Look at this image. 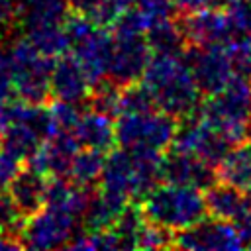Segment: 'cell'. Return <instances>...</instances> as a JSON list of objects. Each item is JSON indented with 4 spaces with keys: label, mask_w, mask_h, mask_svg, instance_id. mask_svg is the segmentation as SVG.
<instances>
[{
    "label": "cell",
    "mask_w": 251,
    "mask_h": 251,
    "mask_svg": "<svg viewBox=\"0 0 251 251\" xmlns=\"http://www.w3.org/2000/svg\"><path fill=\"white\" fill-rule=\"evenodd\" d=\"M131 2H133V0H131Z\"/></svg>",
    "instance_id": "obj_40"
},
{
    "label": "cell",
    "mask_w": 251,
    "mask_h": 251,
    "mask_svg": "<svg viewBox=\"0 0 251 251\" xmlns=\"http://www.w3.org/2000/svg\"><path fill=\"white\" fill-rule=\"evenodd\" d=\"M12 67H10V55L6 49L0 47V102L10 96L12 90Z\"/></svg>",
    "instance_id": "obj_36"
},
{
    "label": "cell",
    "mask_w": 251,
    "mask_h": 251,
    "mask_svg": "<svg viewBox=\"0 0 251 251\" xmlns=\"http://www.w3.org/2000/svg\"><path fill=\"white\" fill-rule=\"evenodd\" d=\"M90 80L86 78L80 63L75 55H61L53 63L51 71V96L55 100L80 104L88 100L90 94Z\"/></svg>",
    "instance_id": "obj_15"
},
{
    "label": "cell",
    "mask_w": 251,
    "mask_h": 251,
    "mask_svg": "<svg viewBox=\"0 0 251 251\" xmlns=\"http://www.w3.org/2000/svg\"><path fill=\"white\" fill-rule=\"evenodd\" d=\"M147 222L141 206L135 204H127L122 214L118 216L116 224L112 226L114 231L118 233L120 239V249H137V235L143 227V224Z\"/></svg>",
    "instance_id": "obj_26"
},
{
    "label": "cell",
    "mask_w": 251,
    "mask_h": 251,
    "mask_svg": "<svg viewBox=\"0 0 251 251\" xmlns=\"http://www.w3.org/2000/svg\"><path fill=\"white\" fill-rule=\"evenodd\" d=\"M180 27H182V33H184L188 45L227 47L235 39L229 20H227L226 12H222L220 8L202 10V12L182 16Z\"/></svg>",
    "instance_id": "obj_12"
},
{
    "label": "cell",
    "mask_w": 251,
    "mask_h": 251,
    "mask_svg": "<svg viewBox=\"0 0 251 251\" xmlns=\"http://www.w3.org/2000/svg\"><path fill=\"white\" fill-rule=\"evenodd\" d=\"M218 178L226 180L241 190L251 186V149L247 143L235 145L218 165Z\"/></svg>",
    "instance_id": "obj_22"
},
{
    "label": "cell",
    "mask_w": 251,
    "mask_h": 251,
    "mask_svg": "<svg viewBox=\"0 0 251 251\" xmlns=\"http://www.w3.org/2000/svg\"><path fill=\"white\" fill-rule=\"evenodd\" d=\"M226 16L237 37H251V0H227Z\"/></svg>",
    "instance_id": "obj_30"
},
{
    "label": "cell",
    "mask_w": 251,
    "mask_h": 251,
    "mask_svg": "<svg viewBox=\"0 0 251 251\" xmlns=\"http://www.w3.org/2000/svg\"><path fill=\"white\" fill-rule=\"evenodd\" d=\"M131 6V0H102L94 10L92 14L88 16L96 25H102V27H108V25H114L116 20L124 14V10Z\"/></svg>",
    "instance_id": "obj_32"
},
{
    "label": "cell",
    "mask_w": 251,
    "mask_h": 251,
    "mask_svg": "<svg viewBox=\"0 0 251 251\" xmlns=\"http://www.w3.org/2000/svg\"><path fill=\"white\" fill-rule=\"evenodd\" d=\"M133 2L153 22L155 20H163V18H171V12L175 10L173 0H133Z\"/></svg>",
    "instance_id": "obj_35"
},
{
    "label": "cell",
    "mask_w": 251,
    "mask_h": 251,
    "mask_svg": "<svg viewBox=\"0 0 251 251\" xmlns=\"http://www.w3.org/2000/svg\"><path fill=\"white\" fill-rule=\"evenodd\" d=\"M8 55L12 86L18 98L27 104H45L51 98V71L55 59L41 55L27 37L16 39L10 45Z\"/></svg>",
    "instance_id": "obj_4"
},
{
    "label": "cell",
    "mask_w": 251,
    "mask_h": 251,
    "mask_svg": "<svg viewBox=\"0 0 251 251\" xmlns=\"http://www.w3.org/2000/svg\"><path fill=\"white\" fill-rule=\"evenodd\" d=\"M78 149L80 145L73 131H57L43 139L39 149L27 159V167L43 176H67Z\"/></svg>",
    "instance_id": "obj_11"
},
{
    "label": "cell",
    "mask_w": 251,
    "mask_h": 251,
    "mask_svg": "<svg viewBox=\"0 0 251 251\" xmlns=\"http://www.w3.org/2000/svg\"><path fill=\"white\" fill-rule=\"evenodd\" d=\"M233 224L237 227V233H239V239H241L243 247H249L251 249V208L239 220H235Z\"/></svg>",
    "instance_id": "obj_37"
},
{
    "label": "cell",
    "mask_w": 251,
    "mask_h": 251,
    "mask_svg": "<svg viewBox=\"0 0 251 251\" xmlns=\"http://www.w3.org/2000/svg\"><path fill=\"white\" fill-rule=\"evenodd\" d=\"M114 37L102 25H94L82 39H78L71 49L75 59L80 63L90 84L108 78V67L112 57Z\"/></svg>",
    "instance_id": "obj_14"
},
{
    "label": "cell",
    "mask_w": 251,
    "mask_h": 251,
    "mask_svg": "<svg viewBox=\"0 0 251 251\" xmlns=\"http://www.w3.org/2000/svg\"><path fill=\"white\" fill-rule=\"evenodd\" d=\"M43 143V137L27 122H18L0 131V147L16 155L20 161H27Z\"/></svg>",
    "instance_id": "obj_23"
},
{
    "label": "cell",
    "mask_w": 251,
    "mask_h": 251,
    "mask_svg": "<svg viewBox=\"0 0 251 251\" xmlns=\"http://www.w3.org/2000/svg\"><path fill=\"white\" fill-rule=\"evenodd\" d=\"M171 149L192 153L208 165L218 167L231 149V145L222 135H218L210 126H206L194 112L192 116L182 118V122L176 126Z\"/></svg>",
    "instance_id": "obj_9"
},
{
    "label": "cell",
    "mask_w": 251,
    "mask_h": 251,
    "mask_svg": "<svg viewBox=\"0 0 251 251\" xmlns=\"http://www.w3.org/2000/svg\"><path fill=\"white\" fill-rule=\"evenodd\" d=\"M67 0H18V22L24 29L59 25L69 16Z\"/></svg>",
    "instance_id": "obj_19"
},
{
    "label": "cell",
    "mask_w": 251,
    "mask_h": 251,
    "mask_svg": "<svg viewBox=\"0 0 251 251\" xmlns=\"http://www.w3.org/2000/svg\"><path fill=\"white\" fill-rule=\"evenodd\" d=\"M206 212L214 218L235 222L251 208V196L247 190H241L226 180H216L204 190Z\"/></svg>",
    "instance_id": "obj_16"
},
{
    "label": "cell",
    "mask_w": 251,
    "mask_h": 251,
    "mask_svg": "<svg viewBox=\"0 0 251 251\" xmlns=\"http://www.w3.org/2000/svg\"><path fill=\"white\" fill-rule=\"evenodd\" d=\"M153 108H157L155 102H153V96L149 94V90L143 84L131 82L127 86H122V92H120V114L147 112V110H153Z\"/></svg>",
    "instance_id": "obj_29"
},
{
    "label": "cell",
    "mask_w": 251,
    "mask_h": 251,
    "mask_svg": "<svg viewBox=\"0 0 251 251\" xmlns=\"http://www.w3.org/2000/svg\"><path fill=\"white\" fill-rule=\"evenodd\" d=\"M247 192H249V196H251V186H249V190H247Z\"/></svg>",
    "instance_id": "obj_39"
},
{
    "label": "cell",
    "mask_w": 251,
    "mask_h": 251,
    "mask_svg": "<svg viewBox=\"0 0 251 251\" xmlns=\"http://www.w3.org/2000/svg\"><path fill=\"white\" fill-rule=\"evenodd\" d=\"M104 161H106V153L98 151V149H88L82 147L76 151L71 169H69V176L73 178L75 184L78 186H88L92 188L102 175L104 169Z\"/></svg>",
    "instance_id": "obj_24"
},
{
    "label": "cell",
    "mask_w": 251,
    "mask_h": 251,
    "mask_svg": "<svg viewBox=\"0 0 251 251\" xmlns=\"http://www.w3.org/2000/svg\"><path fill=\"white\" fill-rule=\"evenodd\" d=\"M100 2H102V0H67L69 8H71L73 12H76V14H84V16H90L92 10H94Z\"/></svg>",
    "instance_id": "obj_38"
},
{
    "label": "cell",
    "mask_w": 251,
    "mask_h": 251,
    "mask_svg": "<svg viewBox=\"0 0 251 251\" xmlns=\"http://www.w3.org/2000/svg\"><path fill=\"white\" fill-rule=\"evenodd\" d=\"M120 92H122V86H118L110 78H102V80L94 82L90 86V94H88L90 110H96L110 118L118 116L120 114Z\"/></svg>",
    "instance_id": "obj_27"
},
{
    "label": "cell",
    "mask_w": 251,
    "mask_h": 251,
    "mask_svg": "<svg viewBox=\"0 0 251 251\" xmlns=\"http://www.w3.org/2000/svg\"><path fill=\"white\" fill-rule=\"evenodd\" d=\"M190 67L200 94L212 96L220 92L235 75L227 47L220 45H188L182 53Z\"/></svg>",
    "instance_id": "obj_7"
},
{
    "label": "cell",
    "mask_w": 251,
    "mask_h": 251,
    "mask_svg": "<svg viewBox=\"0 0 251 251\" xmlns=\"http://www.w3.org/2000/svg\"><path fill=\"white\" fill-rule=\"evenodd\" d=\"M20 171H22V161L10 151L0 147V186H8Z\"/></svg>",
    "instance_id": "obj_34"
},
{
    "label": "cell",
    "mask_w": 251,
    "mask_h": 251,
    "mask_svg": "<svg viewBox=\"0 0 251 251\" xmlns=\"http://www.w3.org/2000/svg\"><path fill=\"white\" fill-rule=\"evenodd\" d=\"M198 118L222 135L231 147L251 137V82L243 75L233 78L198 106Z\"/></svg>",
    "instance_id": "obj_2"
},
{
    "label": "cell",
    "mask_w": 251,
    "mask_h": 251,
    "mask_svg": "<svg viewBox=\"0 0 251 251\" xmlns=\"http://www.w3.org/2000/svg\"><path fill=\"white\" fill-rule=\"evenodd\" d=\"M25 37L33 43V47L41 55L51 57V59H57V57L65 55L71 49L63 24H59V25H41V27L27 29Z\"/></svg>",
    "instance_id": "obj_25"
},
{
    "label": "cell",
    "mask_w": 251,
    "mask_h": 251,
    "mask_svg": "<svg viewBox=\"0 0 251 251\" xmlns=\"http://www.w3.org/2000/svg\"><path fill=\"white\" fill-rule=\"evenodd\" d=\"M112 57L108 67V78L118 86H127L141 78L149 59L151 49L145 35H114Z\"/></svg>",
    "instance_id": "obj_10"
},
{
    "label": "cell",
    "mask_w": 251,
    "mask_h": 251,
    "mask_svg": "<svg viewBox=\"0 0 251 251\" xmlns=\"http://www.w3.org/2000/svg\"><path fill=\"white\" fill-rule=\"evenodd\" d=\"M173 247L188 251H233L241 249L243 243L233 222L204 216L200 222L175 231Z\"/></svg>",
    "instance_id": "obj_8"
},
{
    "label": "cell",
    "mask_w": 251,
    "mask_h": 251,
    "mask_svg": "<svg viewBox=\"0 0 251 251\" xmlns=\"http://www.w3.org/2000/svg\"><path fill=\"white\" fill-rule=\"evenodd\" d=\"M127 204H129V200H126V198H120L116 194L98 190L90 196L88 206L84 208L80 218H82L86 229H94V231L108 229L116 224L118 216L122 214V210Z\"/></svg>",
    "instance_id": "obj_20"
},
{
    "label": "cell",
    "mask_w": 251,
    "mask_h": 251,
    "mask_svg": "<svg viewBox=\"0 0 251 251\" xmlns=\"http://www.w3.org/2000/svg\"><path fill=\"white\" fill-rule=\"evenodd\" d=\"M175 233L163 226H157L153 222H145L139 235H137V249H165L173 247Z\"/></svg>",
    "instance_id": "obj_31"
},
{
    "label": "cell",
    "mask_w": 251,
    "mask_h": 251,
    "mask_svg": "<svg viewBox=\"0 0 251 251\" xmlns=\"http://www.w3.org/2000/svg\"><path fill=\"white\" fill-rule=\"evenodd\" d=\"M141 210L145 218L167 229L180 231L200 222L206 212L204 192L186 184H157L141 198Z\"/></svg>",
    "instance_id": "obj_3"
},
{
    "label": "cell",
    "mask_w": 251,
    "mask_h": 251,
    "mask_svg": "<svg viewBox=\"0 0 251 251\" xmlns=\"http://www.w3.org/2000/svg\"><path fill=\"white\" fill-rule=\"evenodd\" d=\"M73 135L80 147L98 149L104 153L110 151L116 143V129H114L112 118L96 110H90V108L86 114H80L73 129Z\"/></svg>",
    "instance_id": "obj_17"
},
{
    "label": "cell",
    "mask_w": 251,
    "mask_h": 251,
    "mask_svg": "<svg viewBox=\"0 0 251 251\" xmlns=\"http://www.w3.org/2000/svg\"><path fill=\"white\" fill-rule=\"evenodd\" d=\"M141 84L153 96L155 106L176 120L192 116L200 106V90L182 55L153 53Z\"/></svg>",
    "instance_id": "obj_1"
},
{
    "label": "cell",
    "mask_w": 251,
    "mask_h": 251,
    "mask_svg": "<svg viewBox=\"0 0 251 251\" xmlns=\"http://www.w3.org/2000/svg\"><path fill=\"white\" fill-rule=\"evenodd\" d=\"M161 178L165 182L186 184V186L206 190L210 184H214L218 180V173L214 171L212 165H208L200 157H196L192 153L171 149L167 155H163Z\"/></svg>",
    "instance_id": "obj_13"
},
{
    "label": "cell",
    "mask_w": 251,
    "mask_h": 251,
    "mask_svg": "<svg viewBox=\"0 0 251 251\" xmlns=\"http://www.w3.org/2000/svg\"><path fill=\"white\" fill-rule=\"evenodd\" d=\"M45 176L31 171L29 167L25 171H20L14 180L6 186L12 200L16 202L18 210L27 218L43 208L45 200Z\"/></svg>",
    "instance_id": "obj_18"
},
{
    "label": "cell",
    "mask_w": 251,
    "mask_h": 251,
    "mask_svg": "<svg viewBox=\"0 0 251 251\" xmlns=\"http://www.w3.org/2000/svg\"><path fill=\"white\" fill-rule=\"evenodd\" d=\"M49 112H51V118H53L57 131H73L78 118H80L76 104L63 102V100H55L53 104H49Z\"/></svg>",
    "instance_id": "obj_33"
},
{
    "label": "cell",
    "mask_w": 251,
    "mask_h": 251,
    "mask_svg": "<svg viewBox=\"0 0 251 251\" xmlns=\"http://www.w3.org/2000/svg\"><path fill=\"white\" fill-rule=\"evenodd\" d=\"M25 216L18 210L10 192H0V235L20 241V233L24 227ZM22 245V243H20Z\"/></svg>",
    "instance_id": "obj_28"
},
{
    "label": "cell",
    "mask_w": 251,
    "mask_h": 251,
    "mask_svg": "<svg viewBox=\"0 0 251 251\" xmlns=\"http://www.w3.org/2000/svg\"><path fill=\"white\" fill-rule=\"evenodd\" d=\"M76 231V216L43 206L27 216L20 233L22 247L27 249H57L67 247Z\"/></svg>",
    "instance_id": "obj_6"
},
{
    "label": "cell",
    "mask_w": 251,
    "mask_h": 251,
    "mask_svg": "<svg viewBox=\"0 0 251 251\" xmlns=\"http://www.w3.org/2000/svg\"><path fill=\"white\" fill-rule=\"evenodd\" d=\"M176 126V118L165 114L159 108L135 114H120L114 124L116 143L129 151L151 149L163 153L171 147Z\"/></svg>",
    "instance_id": "obj_5"
},
{
    "label": "cell",
    "mask_w": 251,
    "mask_h": 251,
    "mask_svg": "<svg viewBox=\"0 0 251 251\" xmlns=\"http://www.w3.org/2000/svg\"><path fill=\"white\" fill-rule=\"evenodd\" d=\"M145 39L149 43L151 53L159 55H182L184 45H188L180 24L173 22L171 18L155 20L145 31Z\"/></svg>",
    "instance_id": "obj_21"
}]
</instances>
